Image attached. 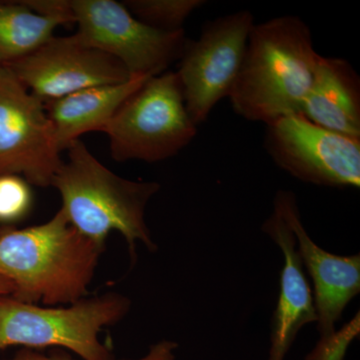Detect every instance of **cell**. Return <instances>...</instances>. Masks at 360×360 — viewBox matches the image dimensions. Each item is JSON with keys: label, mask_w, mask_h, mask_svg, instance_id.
I'll use <instances>...</instances> for the list:
<instances>
[{"label": "cell", "mask_w": 360, "mask_h": 360, "mask_svg": "<svg viewBox=\"0 0 360 360\" xmlns=\"http://www.w3.org/2000/svg\"><path fill=\"white\" fill-rule=\"evenodd\" d=\"M63 21L32 11L23 1L0 2V65L18 60L54 37Z\"/></svg>", "instance_id": "15"}, {"label": "cell", "mask_w": 360, "mask_h": 360, "mask_svg": "<svg viewBox=\"0 0 360 360\" xmlns=\"http://www.w3.org/2000/svg\"><path fill=\"white\" fill-rule=\"evenodd\" d=\"M60 153L44 103L0 65V175H22L32 186H51L63 165Z\"/></svg>", "instance_id": "9"}, {"label": "cell", "mask_w": 360, "mask_h": 360, "mask_svg": "<svg viewBox=\"0 0 360 360\" xmlns=\"http://www.w3.org/2000/svg\"><path fill=\"white\" fill-rule=\"evenodd\" d=\"M30 184L15 174L0 175V224L9 225L25 219L32 210Z\"/></svg>", "instance_id": "17"}, {"label": "cell", "mask_w": 360, "mask_h": 360, "mask_svg": "<svg viewBox=\"0 0 360 360\" xmlns=\"http://www.w3.org/2000/svg\"><path fill=\"white\" fill-rule=\"evenodd\" d=\"M264 146L277 167L300 181L360 186V139L323 129L302 113L266 124Z\"/></svg>", "instance_id": "8"}, {"label": "cell", "mask_w": 360, "mask_h": 360, "mask_svg": "<svg viewBox=\"0 0 360 360\" xmlns=\"http://www.w3.org/2000/svg\"><path fill=\"white\" fill-rule=\"evenodd\" d=\"M274 206L295 234L298 255L314 283L317 331L321 338H328L335 335L343 311L359 295L360 255L342 257L317 245L303 226L295 194L291 191H277Z\"/></svg>", "instance_id": "11"}, {"label": "cell", "mask_w": 360, "mask_h": 360, "mask_svg": "<svg viewBox=\"0 0 360 360\" xmlns=\"http://www.w3.org/2000/svg\"><path fill=\"white\" fill-rule=\"evenodd\" d=\"M103 132L117 161L158 162L176 155L198 134L177 73L165 71L148 78L118 108Z\"/></svg>", "instance_id": "5"}, {"label": "cell", "mask_w": 360, "mask_h": 360, "mask_svg": "<svg viewBox=\"0 0 360 360\" xmlns=\"http://www.w3.org/2000/svg\"><path fill=\"white\" fill-rule=\"evenodd\" d=\"M131 300L117 292L84 297L68 307H44L0 295V350L59 347L84 360H115L99 333L122 321Z\"/></svg>", "instance_id": "4"}, {"label": "cell", "mask_w": 360, "mask_h": 360, "mask_svg": "<svg viewBox=\"0 0 360 360\" xmlns=\"http://www.w3.org/2000/svg\"><path fill=\"white\" fill-rule=\"evenodd\" d=\"M4 65L42 103L131 78L117 59L82 44L75 34L53 37L32 53Z\"/></svg>", "instance_id": "10"}, {"label": "cell", "mask_w": 360, "mask_h": 360, "mask_svg": "<svg viewBox=\"0 0 360 360\" xmlns=\"http://www.w3.org/2000/svg\"><path fill=\"white\" fill-rule=\"evenodd\" d=\"M300 113L323 129L360 139V77L354 66L319 54Z\"/></svg>", "instance_id": "13"}, {"label": "cell", "mask_w": 360, "mask_h": 360, "mask_svg": "<svg viewBox=\"0 0 360 360\" xmlns=\"http://www.w3.org/2000/svg\"><path fill=\"white\" fill-rule=\"evenodd\" d=\"M262 231L283 252L278 302L274 310L267 360H284L302 328L316 323L314 295L304 274L302 259L296 250V239L281 212L274 206Z\"/></svg>", "instance_id": "12"}, {"label": "cell", "mask_w": 360, "mask_h": 360, "mask_svg": "<svg viewBox=\"0 0 360 360\" xmlns=\"http://www.w3.org/2000/svg\"><path fill=\"white\" fill-rule=\"evenodd\" d=\"M23 4L40 15L58 18L63 25L75 23L70 0H25Z\"/></svg>", "instance_id": "20"}, {"label": "cell", "mask_w": 360, "mask_h": 360, "mask_svg": "<svg viewBox=\"0 0 360 360\" xmlns=\"http://www.w3.org/2000/svg\"><path fill=\"white\" fill-rule=\"evenodd\" d=\"M179 343L172 340H161L149 347L148 354L141 359L124 360H175ZM4 360H73L70 357L63 356L58 354L45 355L34 352L30 348H22L16 352L11 359Z\"/></svg>", "instance_id": "19"}, {"label": "cell", "mask_w": 360, "mask_h": 360, "mask_svg": "<svg viewBox=\"0 0 360 360\" xmlns=\"http://www.w3.org/2000/svg\"><path fill=\"white\" fill-rule=\"evenodd\" d=\"M205 4L203 0H129L123 2L135 18L165 32L181 30L187 18Z\"/></svg>", "instance_id": "16"}, {"label": "cell", "mask_w": 360, "mask_h": 360, "mask_svg": "<svg viewBox=\"0 0 360 360\" xmlns=\"http://www.w3.org/2000/svg\"><path fill=\"white\" fill-rule=\"evenodd\" d=\"M150 77H131L117 84L89 87L44 103L53 123L61 153L89 132H103L118 108Z\"/></svg>", "instance_id": "14"}, {"label": "cell", "mask_w": 360, "mask_h": 360, "mask_svg": "<svg viewBox=\"0 0 360 360\" xmlns=\"http://www.w3.org/2000/svg\"><path fill=\"white\" fill-rule=\"evenodd\" d=\"M319 56L309 26L297 16L255 23L229 97L232 108L265 125L302 112Z\"/></svg>", "instance_id": "2"}, {"label": "cell", "mask_w": 360, "mask_h": 360, "mask_svg": "<svg viewBox=\"0 0 360 360\" xmlns=\"http://www.w3.org/2000/svg\"><path fill=\"white\" fill-rule=\"evenodd\" d=\"M66 150L68 161H63L51 186L60 193V208L70 224L104 248L110 232H120L127 240L134 262L137 243L155 252L158 245L151 238L144 215L160 184L118 176L99 162L80 139Z\"/></svg>", "instance_id": "3"}, {"label": "cell", "mask_w": 360, "mask_h": 360, "mask_svg": "<svg viewBox=\"0 0 360 360\" xmlns=\"http://www.w3.org/2000/svg\"><path fill=\"white\" fill-rule=\"evenodd\" d=\"M359 312L349 323L328 338H319L314 349L305 356V360H345L348 347L359 335Z\"/></svg>", "instance_id": "18"}, {"label": "cell", "mask_w": 360, "mask_h": 360, "mask_svg": "<svg viewBox=\"0 0 360 360\" xmlns=\"http://www.w3.org/2000/svg\"><path fill=\"white\" fill-rule=\"evenodd\" d=\"M78 41L117 59L130 77H153L181 58L184 30H156L115 0H70Z\"/></svg>", "instance_id": "6"}, {"label": "cell", "mask_w": 360, "mask_h": 360, "mask_svg": "<svg viewBox=\"0 0 360 360\" xmlns=\"http://www.w3.org/2000/svg\"><path fill=\"white\" fill-rule=\"evenodd\" d=\"M13 292V283L8 279L0 276V295H11Z\"/></svg>", "instance_id": "21"}, {"label": "cell", "mask_w": 360, "mask_h": 360, "mask_svg": "<svg viewBox=\"0 0 360 360\" xmlns=\"http://www.w3.org/2000/svg\"><path fill=\"white\" fill-rule=\"evenodd\" d=\"M253 25V14L239 11L208 21L198 40H186L176 73L187 112L196 125L231 96Z\"/></svg>", "instance_id": "7"}, {"label": "cell", "mask_w": 360, "mask_h": 360, "mask_svg": "<svg viewBox=\"0 0 360 360\" xmlns=\"http://www.w3.org/2000/svg\"><path fill=\"white\" fill-rule=\"evenodd\" d=\"M104 246L86 238L59 210L44 224L0 229V276L28 304L70 305L89 295Z\"/></svg>", "instance_id": "1"}]
</instances>
